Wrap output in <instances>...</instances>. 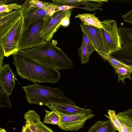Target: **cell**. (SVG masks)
<instances>
[{
  "label": "cell",
  "mask_w": 132,
  "mask_h": 132,
  "mask_svg": "<svg viewBox=\"0 0 132 132\" xmlns=\"http://www.w3.org/2000/svg\"><path fill=\"white\" fill-rule=\"evenodd\" d=\"M13 56V64L22 78L35 84L48 82L53 84L60 79L58 69L41 63L19 52Z\"/></svg>",
  "instance_id": "6da1fadb"
},
{
  "label": "cell",
  "mask_w": 132,
  "mask_h": 132,
  "mask_svg": "<svg viewBox=\"0 0 132 132\" xmlns=\"http://www.w3.org/2000/svg\"><path fill=\"white\" fill-rule=\"evenodd\" d=\"M54 40L38 47L19 51L27 57L45 65L63 70L73 68L72 61L57 46Z\"/></svg>",
  "instance_id": "7a4b0ae2"
},
{
  "label": "cell",
  "mask_w": 132,
  "mask_h": 132,
  "mask_svg": "<svg viewBox=\"0 0 132 132\" xmlns=\"http://www.w3.org/2000/svg\"><path fill=\"white\" fill-rule=\"evenodd\" d=\"M22 88L27 101L30 104L46 105L47 103L68 104L76 105L74 101L67 97L60 89L34 83Z\"/></svg>",
  "instance_id": "3957f363"
},
{
  "label": "cell",
  "mask_w": 132,
  "mask_h": 132,
  "mask_svg": "<svg viewBox=\"0 0 132 132\" xmlns=\"http://www.w3.org/2000/svg\"><path fill=\"white\" fill-rule=\"evenodd\" d=\"M51 18L49 16L40 20L23 30L18 43L19 51L36 47L47 42L40 33Z\"/></svg>",
  "instance_id": "277c9868"
},
{
  "label": "cell",
  "mask_w": 132,
  "mask_h": 132,
  "mask_svg": "<svg viewBox=\"0 0 132 132\" xmlns=\"http://www.w3.org/2000/svg\"><path fill=\"white\" fill-rule=\"evenodd\" d=\"M23 28L21 15L0 38V47L3 51L4 56L7 57L19 52L18 43Z\"/></svg>",
  "instance_id": "5b68a950"
},
{
  "label": "cell",
  "mask_w": 132,
  "mask_h": 132,
  "mask_svg": "<svg viewBox=\"0 0 132 132\" xmlns=\"http://www.w3.org/2000/svg\"><path fill=\"white\" fill-rule=\"evenodd\" d=\"M101 23L103 28L100 29L106 52L111 55L121 48L117 22L114 20L110 19Z\"/></svg>",
  "instance_id": "8992f818"
},
{
  "label": "cell",
  "mask_w": 132,
  "mask_h": 132,
  "mask_svg": "<svg viewBox=\"0 0 132 132\" xmlns=\"http://www.w3.org/2000/svg\"><path fill=\"white\" fill-rule=\"evenodd\" d=\"M20 9L22 18L23 30L37 21L49 16L46 10L41 9L29 0L25 1Z\"/></svg>",
  "instance_id": "52a82bcc"
},
{
  "label": "cell",
  "mask_w": 132,
  "mask_h": 132,
  "mask_svg": "<svg viewBox=\"0 0 132 132\" xmlns=\"http://www.w3.org/2000/svg\"><path fill=\"white\" fill-rule=\"evenodd\" d=\"M60 120L57 125L66 131H76L82 128L86 121L94 117L93 114H78L69 115L59 114Z\"/></svg>",
  "instance_id": "ba28073f"
},
{
  "label": "cell",
  "mask_w": 132,
  "mask_h": 132,
  "mask_svg": "<svg viewBox=\"0 0 132 132\" xmlns=\"http://www.w3.org/2000/svg\"><path fill=\"white\" fill-rule=\"evenodd\" d=\"M71 9L55 13L40 33L41 37L47 42L51 41L54 33L61 26L63 20L71 14Z\"/></svg>",
  "instance_id": "9c48e42d"
},
{
  "label": "cell",
  "mask_w": 132,
  "mask_h": 132,
  "mask_svg": "<svg viewBox=\"0 0 132 132\" xmlns=\"http://www.w3.org/2000/svg\"><path fill=\"white\" fill-rule=\"evenodd\" d=\"M80 25L82 31L85 34L92 42L95 51L105 60L107 54L100 28L85 25L82 23Z\"/></svg>",
  "instance_id": "30bf717a"
},
{
  "label": "cell",
  "mask_w": 132,
  "mask_h": 132,
  "mask_svg": "<svg viewBox=\"0 0 132 132\" xmlns=\"http://www.w3.org/2000/svg\"><path fill=\"white\" fill-rule=\"evenodd\" d=\"M52 111L58 114L69 115L78 114H91L90 109H85L74 105L68 104L47 103L46 105Z\"/></svg>",
  "instance_id": "8fae6325"
},
{
  "label": "cell",
  "mask_w": 132,
  "mask_h": 132,
  "mask_svg": "<svg viewBox=\"0 0 132 132\" xmlns=\"http://www.w3.org/2000/svg\"><path fill=\"white\" fill-rule=\"evenodd\" d=\"M0 85L11 95L15 85L14 76L9 65L5 64L0 68Z\"/></svg>",
  "instance_id": "7c38bea8"
},
{
  "label": "cell",
  "mask_w": 132,
  "mask_h": 132,
  "mask_svg": "<svg viewBox=\"0 0 132 132\" xmlns=\"http://www.w3.org/2000/svg\"><path fill=\"white\" fill-rule=\"evenodd\" d=\"M21 16L20 9L0 14V38Z\"/></svg>",
  "instance_id": "4fadbf2b"
},
{
  "label": "cell",
  "mask_w": 132,
  "mask_h": 132,
  "mask_svg": "<svg viewBox=\"0 0 132 132\" xmlns=\"http://www.w3.org/2000/svg\"><path fill=\"white\" fill-rule=\"evenodd\" d=\"M118 29L121 48L132 52V28L121 27Z\"/></svg>",
  "instance_id": "5bb4252c"
},
{
  "label": "cell",
  "mask_w": 132,
  "mask_h": 132,
  "mask_svg": "<svg viewBox=\"0 0 132 132\" xmlns=\"http://www.w3.org/2000/svg\"><path fill=\"white\" fill-rule=\"evenodd\" d=\"M88 132H117L110 120L96 121L89 129Z\"/></svg>",
  "instance_id": "9a60e30c"
},
{
  "label": "cell",
  "mask_w": 132,
  "mask_h": 132,
  "mask_svg": "<svg viewBox=\"0 0 132 132\" xmlns=\"http://www.w3.org/2000/svg\"><path fill=\"white\" fill-rule=\"evenodd\" d=\"M78 18L82 23L85 25L91 26L100 28H103L101 21L94 14L84 13L77 15L76 18Z\"/></svg>",
  "instance_id": "2e32d148"
},
{
  "label": "cell",
  "mask_w": 132,
  "mask_h": 132,
  "mask_svg": "<svg viewBox=\"0 0 132 132\" xmlns=\"http://www.w3.org/2000/svg\"><path fill=\"white\" fill-rule=\"evenodd\" d=\"M121 125L122 132H132V117L121 112L116 113Z\"/></svg>",
  "instance_id": "e0dca14e"
},
{
  "label": "cell",
  "mask_w": 132,
  "mask_h": 132,
  "mask_svg": "<svg viewBox=\"0 0 132 132\" xmlns=\"http://www.w3.org/2000/svg\"><path fill=\"white\" fill-rule=\"evenodd\" d=\"M119 62L125 64L132 66V52L122 48L110 55Z\"/></svg>",
  "instance_id": "ac0fdd59"
},
{
  "label": "cell",
  "mask_w": 132,
  "mask_h": 132,
  "mask_svg": "<svg viewBox=\"0 0 132 132\" xmlns=\"http://www.w3.org/2000/svg\"><path fill=\"white\" fill-rule=\"evenodd\" d=\"M39 115L33 110H29L24 114V118L26 124L29 126L32 132H40L36 127L35 123Z\"/></svg>",
  "instance_id": "d6986e66"
},
{
  "label": "cell",
  "mask_w": 132,
  "mask_h": 132,
  "mask_svg": "<svg viewBox=\"0 0 132 132\" xmlns=\"http://www.w3.org/2000/svg\"><path fill=\"white\" fill-rule=\"evenodd\" d=\"M45 116L44 121V123L58 125L60 120L59 114L53 111H49L45 110Z\"/></svg>",
  "instance_id": "ffe728a7"
},
{
  "label": "cell",
  "mask_w": 132,
  "mask_h": 132,
  "mask_svg": "<svg viewBox=\"0 0 132 132\" xmlns=\"http://www.w3.org/2000/svg\"><path fill=\"white\" fill-rule=\"evenodd\" d=\"M105 60L107 61L114 68H122L126 69L132 72V66L123 64L113 57L110 55L107 54Z\"/></svg>",
  "instance_id": "44dd1931"
},
{
  "label": "cell",
  "mask_w": 132,
  "mask_h": 132,
  "mask_svg": "<svg viewBox=\"0 0 132 132\" xmlns=\"http://www.w3.org/2000/svg\"><path fill=\"white\" fill-rule=\"evenodd\" d=\"M115 73L118 75V80L122 81L123 84L125 83L124 79L126 78H128L131 81L132 78L131 75L132 72L128 70L122 68H114Z\"/></svg>",
  "instance_id": "7402d4cb"
},
{
  "label": "cell",
  "mask_w": 132,
  "mask_h": 132,
  "mask_svg": "<svg viewBox=\"0 0 132 132\" xmlns=\"http://www.w3.org/2000/svg\"><path fill=\"white\" fill-rule=\"evenodd\" d=\"M108 112L109 116L105 115L110 119L116 131L122 132L120 123L117 117L115 111L108 110Z\"/></svg>",
  "instance_id": "603a6c76"
},
{
  "label": "cell",
  "mask_w": 132,
  "mask_h": 132,
  "mask_svg": "<svg viewBox=\"0 0 132 132\" xmlns=\"http://www.w3.org/2000/svg\"><path fill=\"white\" fill-rule=\"evenodd\" d=\"M21 5L17 3H14L10 4L0 5V14L8 13L15 10L20 9Z\"/></svg>",
  "instance_id": "cb8c5ba5"
},
{
  "label": "cell",
  "mask_w": 132,
  "mask_h": 132,
  "mask_svg": "<svg viewBox=\"0 0 132 132\" xmlns=\"http://www.w3.org/2000/svg\"><path fill=\"white\" fill-rule=\"evenodd\" d=\"M78 53L79 56L81 58V64L88 63L90 56L85 44L82 41L81 46L79 48Z\"/></svg>",
  "instance_id": "d4e9b609"
},
{
  "label": "cell",
  "mask_w": 132,
  "mask_h": 132,
  "mask_svg": "<svg viewBox=\"0 0 132 132\" xmlns=\"http://www.w3.org/2000/svg\"><path fill=\"white\" fill-rule=\"evenodd\" d=\"M0 107H11V105L9 99V95L3 90L0 85Z\"/></svg>",
  "instance_id": "484cf974"
},
{
  "label": "cell",
  "mask_w": 132,
  "mask_h": 132,
  "mask_svg": "<svg viewBox=\"0 0 132 132\" xmlns=\"http://www.w3.org/2000/svg\"><path fill=\"white\" fill-rule=\"evenodd\" d=\"M82 0H54L52 3L57 5H66L70 6H77L79 5V3H81Z\"/></svg>",
  "instance_id": "4316f807"
},
{
  "label": "cell",
  "mask_w": 132,
  "mask_h": 132,
  "mask_svg": "<svg viewBox=\"0 0 132 132\" xmlns=\"http://www.w3.org/2000/svg\"><path fill=\"white\" fill-rule=\"evenodd\" d=\"M82 31L83 34L82 41L83 42L89 54L90 55L93 52L95 51V49L89 38L83 31Z\"/></svg>",
  "instance_id": "83f0119b"
},
{
  "label": "cell",
  "mask_w": 132,
  "mask_h": 132,
  "mask_svg": "<svg viewBox=\"0 0 132 132\" xmlns=\"http://www.w3.org/2000/svg\"><path fill=\"white\" fill-rule=\"evenodd\" d=\"M40 116L38 118L35 125L40 132H54L51 129L45 125L40 120Z\"/></svg>",
  "instance_id": "f1b7e54d"
},
{
  "label": "cell",
  "mask_w": 132,
  "mask_h": 132,
  "mask_svg": "<svg viewBox=\"0 0 132 132\" xmlns=\"http://www.w3.org/2000/svg\"><path fill=\"white\" fill-rule=\"evenodd\" d=\"M30 3H32L39 8L46 10L48 7L50 2H43L38 0H29Z\"/></svg>",
  "instance_id": "f546056e"
},
{
  "label": "cell",
  "mask_w": 132,
  "mask_h": 132,
  "mask_svg": "<svg viewBox=\"0 0 132 132\" xmlns=\"http://www.w3.org/2000/svg\"><path fill=\"white\" fill-rule=\"evenodd\" d=\"M122 17L125 22L132 24V10L122 15Z\"/></svg>",
  "instance_id": "4dcf8cb0"
},
{
  "label": "cell",
  "mask_w": 132,
  "mask_h": 132,
  "mask_svg": "<svg viewBox=\"0 0 132 132\" xmlns=\"http://www.w3.org/2000/svg\"><path fill=\"white\" fill-rule=\"evenodd\" d=\"M76 7V6H75L66 5H57L55 13L64 11L68 9H71Z\"/></svg>",
  "instance_id": "1f68e13d"
},
{
  "label": "cell",
  "mask_w": 132,
  "mask_h": 132,
  "mask_svg": "<svg viewBox=\"0 0 132 132\" xmlns=\"http://www.w3.org/2000/svg\"><path fill=\"white\" fill-rule=\"evenodd\" d=\"M4 57L3 51L1 47H0V68L2 66L3 63V60Z\"/></svg>",
  "instance_id": "d6a6232c"
},
{
  "label": "cell",
  "mask_w": 132,
  "mask_h": 132,
  "mask_svg": "<svg viewBox=\"0 0 132 132\" xmlns=\"http://www.w3.org/2000/svg\"><path fill=\"white\" fill-rule=\"evenodd\" d=\"M22 132H32L30 128L28 125L26 124L25 125L22 126Z\"/></svg>",
  "instance_id": "836d02e7"
},
{
  "label": "cell",
  "mask_w": 132,
  "mask_h": 132,
  "mask_svg": "<svg viewBox=\"0 0 132 132\" xmlns=\"http://www.w3.org/2000/svg\"><path fill=\"white\" fill-rule=\"evenodd\" d=\"M122 112L128 116L132 117V108L127 109Z\"/></svg>",
  "instance_id": "e575fe53"
},
{
  "label": "cell",
  "mask_w": 132,
  "mask_h": 132,
  "mask_svg": "<svg viewBox=\"0 0 132 132\" xmlns=\"http://www.w3.org/2000/svg\"><path fill=\"white\" fill-rule=\"evenodd\" d=\"M0 132H6V130L4 128H1L0 129Z\"/></svg>",
  "instance_id": "d590c367"
}]
</instances>
